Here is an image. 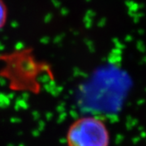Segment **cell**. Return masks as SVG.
Segmentation results:
<instances>
[{
    "instance_id": "1",
    "label": "cell",
    "mask_w": 146,
    "mask_h": 146,
    "mask_svg": "<svg viewBox=\"0 0 146 146\" xmlns=\"http://www.w3.org/2000/svg\"><path fill=\"white\" fill-rule=\"evenodd\" d=\"M67 146H109L110 135L104 122L94 116L76 119L66 135Z\"/></svg>"
},
{
    "instance_id": "2",
    "label": "cell",
    "mask_w": 146,
    "mask_h": 146,
    "mask_svg": "<svg viewBox=\"0 0 146 146\" xmlns=\"http://www.w3.org/2000/svg\"><path fill=\"white\" fill-rule=\"evenodd\" d=\"M5 20V10L3 9V6L0 3V28L3 25V22Z\"/></svg>"
}]
</instances>
